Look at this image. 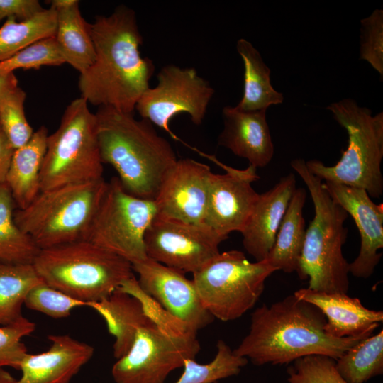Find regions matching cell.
<instances>
[{"mask_svg": "<svg viewBox=\"0 0 383 383\" xmlns=\"http://www.w3.org/2000/svg\"><path fill=\"white\" fill-rule=\"evenodd\" d=\"M89 28L95 60L79 75L80 97L94 106L133 113L155 71L152 60L140 55L143 37L135 11L121 5L109 16H96Z\"/></svg>", "mask_w": 383, "mask_h": 383, "instance_id": "obj_1", "label": "cell"}, {"mask_svg": "<svg viewBox=\"0 0 383 383\" xmlns=\"http://www.w3.org/2000/svg\"><path fill=\"white\" fill-rule=\"evenodd\" d=\"M326 319L314 305L289 295L257 308L248 335L233 353L253 365H285L311 355L338 360L369 336L338 338L325 330Z\"/></svg>", "mask_w": 383, "mask_h": 383, "instance_id": "obj_2", "label": "cell"}, {"mask_svg": "<svg viewBox=\"0 0 383 383\" xmlns=\"http://www.w3.org/2000/svg\"><path fill=\"white\" fill-rule=\"evenodd\" d=\"M101 158L117 172L131 194L155 200L177 158L171 144L148 120L99 106L95 113Z\"/></svg>", "mask_w": 383, "mask_h": 383, "instance_id": "obj_3", "label": "cell"}, {"mask_svg": "<svg viewBox=\"0 0 383 383\" xmlns=\"http://www.w3.org/2000/svg\"><path fill=\"white\" fill-rule=\"evenodd\" d=\"M311 194L314 217L306 230L296 272L301 279H309V289L326 293L347 294L349 264L343 255L348 229L344 223L348 213L323 187L322 180L312 174L303 159L290 163Z\"/></svg>", "mask_w": 383, "mask_h": 383, "instance_id": "obj_4", "label": "cell"}, {"mask_svg": "<svg viewBox=\"0 0 383 383\" xmlns=\"http://www.w3.org/2000/svg\"><path fill=\"white\" fill-rule=\"evenodd\" d=\"M33 265L45 284L87 304L134 276L129 261L87 240L40 250Z\"/></svg>", "mask_w": 383, "mask_h": 383, "instance_id": "obj_5", "label": "cell"}, {"mask_svg": "<svg viewBox=\"0 0 383 383\" xmlns=\"http://www.w3.org/2000/svg\"><path fill=\"white\" fill-rule=\"evenodd\" d=\"M107 184L102 177L40 191L14 221L40 250L85 240Z\"/></svg>", "mask_w": 383, "mask_h": 383, "instance_id": "obj_6", "label": "cell"}, {"mask_svg": "<svg viewBox=\"0 0 383 383\" xmlns=\"http://www.w3.org/2000/svg\"><path fill=\"white\" fill-rule=\"evenodd\" d=\"M348 135V145L333 166L313 160L306 162L308 170L325 182L365 190L370 197L383 194L381 163L383 158V112L372 116L351 99H344L326 107Z\"/></svg>", "mask_w": 383, "mask_h": 383, "instance_id": "obj_7", "label": "cell"}, {"mask_svg": "<svg viewBox=\"0 0 383 383\" xmlns=\"http://www.w3.org/2000/svg\"><path fill=\"white\" fill-rule=\"evenodd\" d=\"M82 97L65 109L57 129L47 138L40 191L102 178L96 118Z\"/></svg>", "mask_w": 383, "mask_h": 383, "instance_id": "obj_8", "label": "cell"}, {"mask_svg": "<svg viewBox=\"0 0 383 383\" xmlns=\"http://www.w3.org/2000/svg\"><path fill=\"white\" fill-rule=\"evenodd\" d=\"M277 270L266 260L251 262L239 250L220 252L193 273L204 307L213 318L228 321L252 309L266 279Z\"/></svg>", "mask_w": 383, "mask_h": 383, "instance_id": "obj_9", "label": "cell"}, {"mask_svg": "<svg viewBox=\"0 0 383 383\" xmlns=\"http://www.w3.org/2000/svg\"><path fill=\"white\" fill-rule=\"evenodd\" d=\"M157 213L155 200L131 194L113 177L85 240L131 264L142 261L147 258L145 233Z\"/></svg>", "mask_w": 383, "mask_h": 383, "instance_id": "obj_10", "label": "cell"}, {"mask_svg": "<svg viewBox=\"0 0 383 383\" xmlns=\"http://www.w3.org/2000/svg\"><path fill=\"white\" fill-rule=\"evenodd\" d=\"M196 334L155 323L140 328L129 351L113 365L115 383H165L170 372L195 359L200 350Z\"/></svg>", "mask_w": 383, "mask_h": 383, "instance_id": "obj_11", "label": "cell"}, {"mask_svg": "<svg viewBox=\"0 0 383 383\" xmlns=\"http://www.w3.org/2000/svg\"><path fill=\"white\" fill-rule=\"evenodd\" d=\"M157 81L155 87L148 88L143 94L135 109L142 118L177 139L170 128L171 119L180 113H187L194 124H201L215 91L192 67L165 65L159 72Z\"/></svg>", "mask_w": 383, "mask_h": 383, "instance_id": "obj_12", "label": "cell"}, {"mask_svg": "<svg viewBox=\"0 0 383 383\" xmlns=\"http://www.w3.org/2000/svg\"><path fill=\"white\" fill-rule=\"evenodd\" d=\"M206 223H192L156 215L144 236L147 257L182 272L199 270L220 253L225 240Z\"/></svg>", "mask_w": 383, "mask_h": 383, "instance_id": "obj_13", "label": "cell"}, {"mask_svg": "<svg viewBox=\"0 0 383 383\" xmlns=\"http://www.w3.org/2000/svg\"><path fill=\"white\" fill-rule=\"evenodd\" d=\"M195 150L226 172L211 173L204 223L228 238L230 233L242 231L258 199L259 194L252 187L260 178L257 168L249 165L245 169H236L223 164L213 155Z\"/></svg>", "mask_w": 383, "mask_h": 383, "instance_id": "obj_14", "label": "cell"}, {"mask_svg": "<svg viewBox=\"0 0 383 383\" xmlns=\"http://www.w3.org/2000/svg\"><path fill=\"white\" fill-rule=\"evenodd\" d=\"M140 288L165 311L195 331L213 321L184 273L149 258L132 264Z\"/></svg>", "mask_w": 383, "mask_h": 383, "instance_id": "obj_15", "label": "cell"}, {"mask_svg": "<svg viewBox=\"0 0 383 383\" xmlns=\"http://www.w3.org/2000/svg\"><path fill=\"white\" fill-rule=\"evenodd\" d=\"M211 170L187 158L177 160L155 199L157 216L187 223H204Z\"/></svg>", "mask_w": 383, "mask_h": 383, "instance_id": "obj_16", "label": "cell"}, {"mask_svg": "<svg viewBox=\"0 0 383 383\" xmlns=\"http://www.w3.org/2000/svg\"><path fill=\"white\" fill-rule=\"evenodd\" d=\"M331 197L353 218L360 236L357 257L349 264V272L369 278L380 261L383 248V204H375L367 192L331 182H323Z\"/></svg>", "mask_w": 383, "mask_h": 383, "instance_id": "obj_17", "label": "cell"}, {"mask_svg": "<svg viewBox=\"0 0 383 383\" xmlns=\"http://www.w3.org/2000/svg\"><path fill=\"white\" fill-rule=\"evenodd\" d=\"M51 345L45 352L24 356L22 374L15 383H70L94 353L90 345L69 335H50Z\"/></svg>", "mask_w": 383, "mask_h": 383, "instance_id": "obj_18", "label": "cell"}, {"mask_svg": "<svg viewBox=\"0 0 383 383\" xmlns=\"http://www.w3.org/2000/svg\"><path fill=\"white\" fill-rule=\"evenodd\" d=\"M293 173L281 178L270 190L259 194L240 232L245 250L257 262L264 260L274 243L291 198L296 190Z\"/></svg>", "mask_w": 383, "mask_h": 383, "instance_id": "obj_19", "label": "cell"}, {"mask_svg": "<svg viewBox=\"0 0 383 383\" xmlns=\"http://www.w3.org/2000/svg\"><path fill=\"white\" fill-rule=\"evenodd\" d=\"M266 111H245L235 106L223 109V129L218 143L255 168L267 165L274 155V145Z\"/></svg>", "mask_w": 383, "mask_h": 383, "instance_id": "obj_20", "label": "cell"}, {"mask_svg": "<svg viewBox=\"0 0 383 383\" xmlns=\"http://www.w3.org/2000/svg\"><path fill=\"white\" fill-rule=\"evenodd\" d=\"M294 294L321 311L326 319V331L335 338L370 336L383 321L382 311L368 309L358 298L347 294L326 293L307 287Z\"/></svg>", "mask_w": 383, "mask_h": 383, "instance_id": "obj_21", "label": "cell"}, {"mask_svg": "<svg viewBox=\"0 0 383 383\" xmlns=\"http://www.w3.org/2000/svg\"><path fill=\"white\" fill-rule=\"evenodd\" d=\"M88 306L104 319L109 332L115 338L113 355L117 360L129 351L140 328L155 323L138 298L118 289Z\"/></svg>", "mask_w": 383, "mask_h": 383, "instance_id": "obj_22", "label": "cell"}, {"mask_svg": "<svg viewBox=\"0 0 383 383\" xmlns=\"http://www.w3.org/2000/svg\"><path fill=\"white\" fill-rule=\"evenodd\" d=\"M48 129L40 126L14 150L6 179L17 209L28 206L40 192V170L47 148Z\"/></svg>", "mask_w": 383, "mask_h": 383, "instance_id": "obj_23", "label": "cell"}, {"mask_svg": "<svg viewBox=\"0 0 383 383\" xmlns=\"http://www.w3.org/2000/svg\"><path fill=\"white\" fill-rule=\"evenodd\" d=\"M306 198L305 189H296L279 226L273 246L265 259L277 270L292 273L298 268L306 230L303 216Z\"/></svg>", "mask_w": 383, "mask_h": 383, "instance_id": "obj_24", "label": "cell"}, {"mask_svg": "<svg viewBox=\"0 0 383 383\" xmlns=\"http://www.w3.org/2000/svg\"><path fill=\"white\" fill-rule=\"evenodd\" d=\"M55 10L57 28L55 38L57 45L65 63L81 74L95 60V50L89 23L82 17L77 0L70 6Z\"/></svg>", "mask_w": 383, "mask_h": 383, "instance_id": "obj_25", "label": "cell"}, {"mask_svg": "<svg viewBox=\"0 0 383 383\" xmlns=\"http://www.w3.org/2000/svg\"><path fill=\"white\" fill-rule=\"evenodd\" d=\"M236 49L244 65V86L243 97L235 107L242 111H255L282 104L284 96L271 84L270 69L258 50L244 38L238 40Z\"/></svg>", "mask_w": 383, "mask_h": 383, "instance_id": "obj_26", "label": "cell"}, {"mask_svg": "<svg viewBox=\"0 0 383 383\" xmlns=\"http://www.w3.org/2000/svg\"><path fill=\"white\" fill-rule=\"evenodd\" d=\"M33 264L0 261V326L21 318V308L28 292L41 283Z\"/></svg>", "mask_w": 383, "mask_h": 383, "instance_id": "obj_27", "label": "cell"}, {"mask_svg": "<svg viewBox=\"0 0 383 383\" xmlns=\"http://www.w3.org/2000/svg\"><path fill=\"white\" fill-rule=\"evenodd\" d=\"M56 28L57 11L52 7L28 20L6 19L0 26V62L38 40L55 36Z\"/></svg>", "mask_w": 383, "mask_h": 383, "instance_id": "obj_28", "label": "cell"}, {"mask_svg": "<svg viewBox=\"0 0 383 383\" xmlns=\"http://www.w3.org/2000/svg\"><path fill=\"white\" fill-rule=\"evenodd\" d=\"M16 204L6 184L0 185V261L33 264L40 249L16 225Z\"/></svg>", "mask_w": 383, "mask_h": 383, "instance_id": "obj_29", "label": "cell"}, {"mask_svg": "<svg viewBox=\"0 0 383 383\" xmlns=\"http://www.w3.org/2000/svg\"><path fill=\"white\" fill-rule=\"evenodd\" d=\"M340 374L348 383H365L383 373V331L362 340L335 360Z\"/></svg>", "mask_w": 383, "mask_h": 383, "instance_id": "obj_30", "label": "cell"}, {"mask_svg": "<svg viewBox=\"0 0 383 383\" xmlns=\"http://www.w3.org/2000/svg\"><path fill=\"white\" fill-rule=\"evenodd\" d=\"M216 348V355L207 364H199L194 359L187 360L183 373L175 383H215L238 374L247 365L248 359L235 355L223 340H218Z\"/></svg>", "mask_w": 383, "mask_h": 383, "instance_id": "obj_31", "label": "cell"}, {"mask_svg": "<svg viewBox=\"0 0 383 383\" xmlns=\"http://www.w3.org/2000/svg\"><path fill=\"white\" fill-rule=\"evenodd\" d=\"M65 63L55 36L38 40L6 60L0 62V76L18 69L38 70L43 66H60Z\"/></svg>", "mask_w": 383, "mask_h": 383, "instance_id": "obj_32", "label": "cell"}, {"mask_svg": "<svg viewBox=\"0 0 383 383\" xmlns=\"http://www.w3.org/2000/svg\"><path fill=\"white\" fill-rule=\"evenodd\" d=\"M26 94L19 87L0 103V128L16 150L24 145L33 131L24 111Z\"/></svg>", "mask_w": 383, "mask_h": 383, "instance_id": "obj_33", "label": "cell"}, {"mask_svg": "<svg viewBox=\"0 0 383 383\" xmlns=\"http://www.w3.org/2000/svg\"><path fill=\"white\" fill-rule=\"evenodd\" d=\"M289 383H348L335 367V360L311 355L299 358L287 368Z\"/></svg>", "mask_w": 383, "mask_h": 383, "instance_id": "obj_34", "label": "cell"}, {"mask_svg": "<svg viewBox=\"0 0 383 383\" xmlns=\"http://www.w3.org/2000/svg\"><path fill=\"white\" fill-rule=\"evenodd\" d=\"M24 305L53 318H67L74 308L88 306L87 303L70 297L44 282L28 292Z\"/></svg>", "mask_w": 383, "mask_h": 383, "instance_id": "obj_35", "label": "cell"}, {"mask_svg": "<svg viewBox=\"0 0 383 383\" xmlns=\"http://www.w3.org/2000/svg\"><path fill=\"white\" fill-rule=\"evenodd\" d=\"M35 329V323L23 316L11 324L0 326V370L4 367L19 370L21 362L28 353L21 340Z\"/></svg>", "mask_w": 383, "mask_h": 383, "instance_id": "obj_36", "label": "cell"}, {"mask_svg": "<svg viewBox=\"0 0 383 383\" xmlns=\"http://www.w3.org/2000/svg\"><path fill=\"white\" fill-rule=\"evenodd\" d=\"M360 59L383 76V10L375 9L361 19Z\"/></svg>", "mask_w": 383, "mask_h": 383, "instance_id": "obj_37", "label": "cell"}, {"mask_svg": "<svg viewBox=\"0 0 383 383\" xmlns=\"http://www.w3.org/2000/svg\"><path fill=\"white\" fill-rule=\"evenodd\" d=\"M44 9L38 0H0V22L9 18L28 20Z\"/></svg>", "mask_w": 383, "mask_h": 383, "instance_id": "obj_38", "label": "cell"}, {"mask_svg": "<svg viewBox=\"0 0 383 383\" xmlns=\"http://www.w3.org/2000/svg\"><path fill=\"white\" fill-rule=\"evenodd\" d=\"M14 150L15 149L0 128V185L6 183Z\"/></svg>", "mask_w": 383, "mask_h": 383, "instance_id": "obj_39", "label": "cell"}, {"mask_svg": "<svg viewBox=\"0 0 383 383\" xmlns=\"http://www.w3.org/2000/svg\"><path fill=\"white\" fill-rule=\"evenodd\" d=\"M18 87L14 73L0 76V103Z\"/></svg>", "mask_w": 383, "mask_h": 383, "instance_id": "obj_40", "label": "cell"}, {"mask_svg": "<svg viewBox=\"0 0 383 383\" xmlns=\"http://www.w3.org/2000/svg\"><path fill=\"white\" fill-rule=\"evenodd\" d=\"M16 379L6 370H0V383H15Z\"/></svg>", "mask_w": 383, "mask_h": 383, "instance_id": "obj_41", "label": "cell"}]
</instances>
